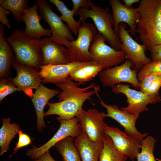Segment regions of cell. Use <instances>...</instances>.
Segmentation results:
<instances>
[{
    "mask_svg": "<svg viewBox=\"0 0 161 161\" xmlns=\"http://www.w3.org/2000/svg\"><path fill=\"white\" fill-rule=\"evenodd\" d=\"M31 161H58L54 160L50 155L49 150L43 153L38 159Z\"/></svg>",
    "mask_w": 161,
    "mask_h": 161,
    "instance_id": "74e56055",
    "label": "cell"
},
{
    "mask_svg": "<svg viewBox=\"0 0 161 161\" xmlns=\"http://www.w3.org/2000/svg\"><path fill=\"white\" fill-rule=\"evenodd\" d=\"M35 90L31 99L36 113L37 129L39 132H42L43 129L46 128L44 120L45 106L50 99L60 93V91L58 89H49L42 84Z\"/></svg>",
    "mask_w": 161,
    "mask_h": 161,
    "instance_id": "ffe728a7",
    "label": "cell"
},
{
    "mask_svg": "<svg viewBox=\"0 0 161 161\" xmlns=\"http://www.w3.org/2000/svg\"><path fill=\"white\" fill-rule=\"evenodd\" d=\"M73 138L69 136L60 140L55 145L63 161H81Z\"/></svg>",
    "mask_w": 161,
    "mask_h": 161,
    "instance_id": "cb8c5ba5",
    "label": "cell"
},
{
    "mask_svg": "<svg viewBox=\"0 0 161 161\" xmlns=\"http://www.w3.org/2000/svg\"><path fill=\"white\" fill-rule=\"evenodd\" d=\"M76 117L79 120L82 130L92 141L97 142L103 140L107 125L104 120L106 117L103 112L95 109L88 110L82 109Z\"/></svg>",
    "mask_w": 161,
    "mask_h": 161,
    "instance_id": "8fae6325",
    "label": "cell"
},
{
    "mask_svg": "<svg viewBox=\"0 0 161 161\" xmlns=\"http://www.w3.org/2000/svg\"><path fill=\"white\" fill-rule=\"evenodd\" d=\"M40 47L43 66L65 64L70 62L67 49L54 42L50 37L41 39Z\"/></svg>",
    "mask_w": 161,
    "mask_h": 161,
    "instance_id": "ac0fdd59",
    "label": "cell"
},
{
    "mask_svg": "<svg viewBox=\"0 0 161 161\" xmlns=\"http://www.w3.org/2000/svg\"><path fill=\"white\" fill-rule=\"evenodd\" d=\"M62 90L58 94L59 102H48L49 109L44 113V117L52 114L58 116L56 119L68 120L76 117L85 101L90 100L94 94L98 92L100 87L95 83H91L83 87L79 86L81 84L74 82L68 77L61 82L55 84Z\"/></svg>",
    "mask_w": 161,
    "mask_h": 161,
    "instance_id": "6da1fadb",
    "label": "cell"
},
{
    "mask_svg": "<svg viewBox=\"0 0 161 161\" xmlns=\"http://www.w3.org/2000/svg\"><path fill=\"white\" fill-rule=\"evenodd\" d=\"M76 40L69 42L67 49L70 62L82 63L92 61L89 48L93 39L96 34V28L93 24L84 22L78 30Z\"/></svg>",
    "mask_w": 161,
    "mask_h": 161,
    "instance_id": "52a82bcc",
    "label": "cell"
},
{
    "mask_svg": "<svg viewBox=\"0 0 161 161\" xmlns=\"http://www.w3.org/2000/svg\"><path fill=\"white\" fill-rule=\"evenodd\" d=\"M29 1V0H0V6L11 12L16 20L21 23Z\"/></svg>",
    "mask_w": 161,
    "mask_h": 161,
    "instance_id": "83f0119b",
    "label": "cell"
},
{
    "mask_svg": "<svg viewBox=\"0 0 161 161\" xmlns=\"http://www.w3.org/2000/svg\"><path fill=\"white\" fill-rule=\"evenodd\" d=\"M111 88L114 94L122 93L126 96L128 105L125 107L119 108L131 114L139 115L142 112L149 110L147 107L148 104H155L161 101V97L159 93L148 94L131 89L127 84L120 83Z\"/></svg>",
    "mask_w": 161,
    "mask_h": 161,
    "instance_id": "8992f818",
    "label": "cell"
},
{
    "mask_svg": "<svg viewBox=\"0 0 161 161\" xmlns=\"http://www.w3.org/2000/svg\"><path fill=\"white\" fill-rule=\"evenodd\" d=\"M10 13V11L0 6V21L3 25H6L8 29L12 28L10 20L7 16Z\"/></svg>",
    "mask_w": 161,
    "mask_h": 161,
    "instance_id": "d590c367",
    "label": "cell"
},
{
    "mask_svg": "<svg viewBox=\"0 0 161 161\" xmlns=\"http://www.w3.org/2000/svg\"><path fill=\"white\" fill-rule=\"evenodd\" d=\"M37 1L41 19L47 22L50 27L52 40L60 45L69 47V42L75 39L68 26L53 11L52 7L47 1L44 0H37Z\"/></svg>",
    "mask_w": 161,
    "mask_h": 161,
    "instance_id": "5b68a950",
    "label": "cell"
},
{
    "mask_svg": "<svg viewBox=\"0 0 161 161\" xmlns=\"http://www.w3.org/2000/svg\"><path fill=\"white\" fill-rule=\"evenodd\" d=\"M104 69L103 66L99 64H90L75 70L70 74L69 77L72 80L83 85L92 80Z\"/></svg>",
    "mask_w": 161,
    "mask_h": 161,
    "instance_id": "d4e9b609",
    "label": "cell"
},
{
    "mask_svg": "<svg viewBox=\"0 0 161 161\" xmlns=\"http://www.w3.org/2000/svg\"><path fill=\"white\" fill-rule=\"evenodd\" d=\"M104 37L99 33L94 36L89 48L92 60L102 65L104 69L124 63L127 59L123 50L117 51L107 45Z\"/></svg>",
    "mask_w": 161,
    "mask_h": 161,
    "instance_id": "9c48e42d",
    "label": "cell"
},
{
    "mask_svg": "<svg viewBox=\"0 0 161 161\" xmlns=\"http://www.w3.org/2000/svg\"><path fill=\"white\" fill-rule=\"evenodd\" d=\"M138 72L132 62L127 58L123 64L103 70L98 75L104 86L112 88L121 82H126L132 84L134 89H138L140 84L137 78Z\"/></svg>",
    "mask_w": 161,
    "mask_h": 161,
    "instance_id": "ba28073f",
    "label": "cell"
},
{
    "mask_svg": "<svg viewBox=\"0 0 161 161\" xmlns=\"http://www.w3.org/2000/svg\"><path fill=\"white\" fill-rule=\"evenodd\" d=\"M97 63L95 61L89 62H71L68 64L58 65L48 64L42 66L40 75L42 83L56 84L61 82L75 70L83 66Z\"/></svg>",
    "mask_w": 161,
    "mask_h": 161,
    "instance_id": "e0dca14e",
    "label": "cell"
},
{
    "mask_svg": "<svg viewBox=\"0 0 161 161\" xmlns=\"http://www.w3.org/2000/svg\"><path fill=\"white\" fill-rule=\"evenodd\" d=\"M104 145L100 154L98 161H126L127 157L115 147L111 137L104 134Z\"/></svg>",
    "mask_w": 161,
    "mask_h": 161,
    "instance_id": "484cf974",
    "label": "cell"
},
{
    "mask_svg": "<svg viewBox=\"0 0 161 161\" xmlns=\"http://www.w3.org/2000/svg\"><path fill=\"white\" fill-rule=\"evenodd\" d=\"M81 161H98L104 145L103 140L97 142L91 140L82 130L74 140Z\"/></svg>",
    "mask_w": 161,
    "mask_h": 161,
    "instance_id": "44dd1931",
    "label": "cell"
},
{
    "mask_svg": "<svg viewBox=\"0 0 161 161\" xmlns=\"http://www.w3.org/2000/svg\"><path fill=\"white\" fill-rule=\"evenodd\" d=\"M15 58L14 51L6 40L3 26L0 24V78L12 75L10 67Z\"/></svg>",
    "mask_w": 161,
    "mask_h": 161,
    "instance_id": "7402d4cb",
    "label": "cell"
},
{
    "mask_svg": "<svg viewBox=\"0 0 161 161\" xmlns=\"http://www.w3.org/2000/svg\"><path fill=\"white\" fill-rule=\"evenodd\" d=\"M49 1L53 4L61 15L60 16L61 20L65 22L71 31L75 35H78V30L80 26L81 22L78 20L76 21L74 18L75 12L69 10L66 7L64 2L60 0H49Z\"/></svg>",
    "mask_w": 161,
    "mask_h": 161,
    "instance_id": "4316f807",
    "label": "cell"
},
{
    "mask_svg": "<svg viewBox=\"0 0 161 161\" xmlns=\"http://www.w3.org/2000/svg\"><path fill=\"white\" fill-rule=\"evenodd\" d=\"M38 8L37 1L33 6H28L22 18L26 25L24 32L30 38L36 40L43 36L51 37L52 34L50 29H46L41 24V18L37 11Z\"/></svg>",
    "mask_w": 161,
    "mask_h": 161,
    "instance_id": "d6986e66",
    "label": "cell"
},
{
    "mask_svg": "<svg viewBox=\"0 0 161 161\" xmlns=\"http://www.w3.org/2000/svg\"><path fill=\"white\" fill-rule=\"evenodd\" d=\"M149 51L152 61L155 62L161 60V44L153 46Z\"/></svg>",
    "mask_w": 161,
    "mask_h": 161,
    "instance_id": "8d00e7d4",
    "label": "cell"
},
{
    "mask_svg": "<svg viewBox=\"0 0 161 161\" xmlns=\"http://www.w3.org/2000/svg\"><path fill=\"white\" fill-rule=\"evenodd\" d=\"M109 2L112 9V25L116 34L118 35L119 25L123 22L129 26L131 35L135 36L137 32V21L140 17L139 7H126L119 0H110Z\"/></svg>",
    "mask_w": 161,
    "mask_h": 161,
    "instance_id": "2e32d148",
    "label": "cell"
},
{
    "mask_svg": "<svg viewBox=\"0 0 161 161\" xmlns=\"http://www.w3.org/2000/svg\"><path fill=\"white\" fill-rule=\"evenodd\" d=\"M18 91L14 83L7 78H0V103L7 95Z\"/></svg>",
    "mask_w": 161,
    "mask_h": 161,
    "instance_id": "4dcf8cb0",
    "label": "cell"
},
{
    "mask_svg": "<svg viewBox=\"0 0 161 161\" xmlns=\"http://www.w3.org/2000/svg\"><path fill=\"white\" fill-rule=\"evenodd\" d=\"M89 1L91 9L78 10L77 15H79V20L83 23L88 18H91L99 33L104 37L110 46L117 51H121V43L113 30L112 15L109 12V8H102L96 6L91 0Z\"/></svg>",
    "mask_w": 161,
    "mask_h": 161,
    "instance_id": "277c9868",
    "label": "cell"
},
{
    "mask_svg": "<svg viewBox=\"0 0 161 161\" xmlns=\"http://www.w3.org/2000/svg\"><path fill=\"white\" fill-rule=\"evenodd\" d=\"M159 79H161V75H153L145 78L140 82V91L144 92L152 81Z\"/></svg>",
    "mask_w": 161,
    "mask_h": 161,
    "instance_id": "836d02e7",
    "label": "cell"
},
{
    "mask_svg": "<svg viewBox=\"0 0 161 161\" xmlns=\"http://www.w3.org/2000/svg\"><path fill=\"white\" fill-rule=\"evenodd\" d=\"M6 40L14 51L15 61L33 67L38 70L43 66L40 47L41 39L31 38L24 30L17 28L6 38Z\"/></svg>",
    "mask_w": 161,
    "mask_h": 161,
    "instance_id": "3957f363",
    "label": "cell"
},
{
    "mask_svg": "<svg viewBox=\"0 0 161 161\" xmlns=\"http://www.w3.org/2000/svg\"><path fill=\"white\" fill-rule=\"evenodd\" d=\"M124 5L128 7H131L132 5L134 3H139L140 0H123Z\"/></svg>",
    "mask_w": 161,
    "mask_h": 161,
    "instance_id": "f35d334b",
    "label": "cell"
},
{
    "mask_svg": "<svg viewBox=\"0 0 161 161\" xmlns=\"http://www.w3.org/2000/svg\"><path fill=\"white\" fill-rule=\"evenodd\" d=\"M100 104L105 108L107 112L106 117L114 120L124 128V132L130 137L142 141L148 135L147 133L143 134L136 127V123L139 115L129 113L122 110L117 105H108L100 98Z\"/></svg>",
    "mask_w": 161,
    "mask_h": 161,
    "instance_id": "5bb4252c",
    "label": "cell"
},
{
    "mask_svg": "<svg viewBox=\"0 0 161 161\" xmlns=\"http://www.w3.org/2000/svg\"><path fill=\"white\" fill-rule=\"evenodd\" d=\"M10 118L3 117V125L0 129V155H2L9 149V146L12 139L20 130V126L17 123H10Z\"/></svg>",
    "mask_w": 161,
    "mask_h": 161,
    "instance_id": "603a6c76",
    "label": "cell"
},
{
    "mask_svg": "<svg viewBox=\"0 0 161 161\" xmlns=\"http://www.w3.org/2000/svg\"><path fill=\"white\" fill-rule=\"evenodd\" d=\"M126 28V25L124 23H121L119 25L118 35L121 43V50L125 52L127 58L132 62L138 72L144 66L151 63L152 60L146 55L144 46L135 41Z\"/></svg>",
    "mask_w": 161,
    "mask_h": 161,
    "instance_id": "7c38bea8",
    "label": "cell"
},
{
    "mask_svg": "<svg viewBox=\"0 0 161 161\" xmlns=\"http://www.w3.org/2000/svg\"><path fill=\"white\" fill-rule=\"evenodd\" d=\"M161 87V79H157L150 83L144 92L149 94L158 93Z\"/></svg>",
    "mask_w": 161,
    "mask_h": 161,
    "instance_id": "e575fe53",
    "label": "cell"
},
{
    "mask_svg": "<svg viewBox=\"0 0 161 161\" xmlns=\"http://www.w3.org/2000/svg\"><path fill=\"white\" fill-rule=\"evenodd\" d=\"M71 1L73 4L72 10L75 12L74 16L77 15V12L79 9L88 10L90 6L89 0H72Z\"/></svg>",
    "mask_w": 161,
    "mask_h": 161,
    "instance_id": "d6a6232c",
    "label": "cell"
},
{
    "mask_svg": "<svg viewBox=\"0 0 161 161\" xmlns=\"http://www.w3.org/2000/svg\"><path fill=\"white\" fill-rule=\"evenodd\" d=\"M104 134L111 138L115 148L132 161H134L140 152L141 141L133 138L122 131L118 127H106Z\"/></svg>",
    "mask_w": 161,
    "mask_h": 161,
    "instance_id": "9a60e30c",
    "label": "cell"
},
{
    "mask_svg": "<svg viewBox=\"0 0 161 161\" xmlns=\"http://www.w3.org/2000/svg\"><path fill=\"white\" fill-rule=\"evenodd\" d=\"M18 133L19 134L18 141L16 143L15 147L13 149V151L9 157L16 154L19 149L28 145L32 143V140L28 135L24 133L21 130Z\"/></svg>",
    "mask_w": 161,
    "mask_h": 161,
    "instance_id": "1f68e13d",
    "label": "cell"
},
{
    "mask_svg": "<svg viewBox=\"0 0 161 161\" xmlns=\"http://www.w3.org/2000/svg\"><path fill=\"white\" fill-rule=\"evenodd\" d=\"M156 139L147 136L141 141V151L137 155V161H157L154 155Z\"/></svg>",
    "mask_w": 161,
    "mask_h": 161,
    "instance_id": "f1b7e54d",
    "label": "cell"
},
{
    "mask_svg": "<svg viewBox=\"0 0 161 161\" xmlns=\"http://www.w3.org/2000/svg\"><path fill=\"white\" fill-rule=\"evenodd\" d=\"M11 67L16 70L17 75L14 78H7L14 83L19 92L22 91L32 98L33 89H37L42 83L40 72L33 67L16 61Z\"/></svg>",
    "mask_w": 161,
    "mask_h": 161,
    "instance_id": "4fadbf2b",
    "label": "cell"
},
{
    "mask_svg": "<svg viewBox=\"0 0 161 161\" xmlns=\"http://www.w3.org/2000/svg\"><path fill=\"white\" fill-rule=\"evenodd\" d=\"M153 75H161V60L152 62L144 66L137 73L140 82L145 78Z\"/></svg>",
    "mask_w": 161,
    "mask_h": 161,
    "instance_id": "f546056e",
    "label": "cell"
},
{
    "mask_svg": "<svg viewBox=\"0 0 161 161\" xmlns=\"http://www.w3.org/2000/svg\"><path fill=\"white\" fill-rule=\"evenodd\" d=\"M136 32L146 51L161 44V0H141Z\"/></svg>",
    "mask_w": 161,
    "mask_h": 161,
    "instance_id": "7a4b0ae2",
    "label": "cell"
},
{
    "mask_svg": "<svg viewBox=\"0 0 161 161\" xmlns=\"http://www.w3.org/2000/svg\"><path fill=\"white\" fill-rule=\"evenodd\" d=\"M60 123L59 128L53 136L41 146L27 150L26 154L33 160L38 159L43 153L49 149L58 141L70 136L76 138L81 134L82 130L78 118L76 117L68 120L56 119Z\"/></svg>",
    "mask_w": 161,
    "mask_h": 161,
    "instance_id": "30bf717a",
    "label": "cell"
}]
</instances>
